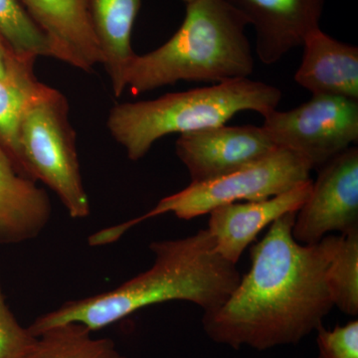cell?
I'll return each mask as SVG.
<instances>
[{
	"instance_id": "ba28073f",
	"label": "cell",
	"mask_w": 358,
	"mask_h": 358,
	"mask_svg": "<svg viewBox=\"0 0 358 358\" xmlns=\"http://www.w3.org/2000/svg\"><path fill=\"white\" fill-rule=\"evenodd\" d=\"M358 230V148L352 147L320 169L307 201L296 212L293 237L319 243L329 233Z\"/></svg>"
},
{
	"instance_id": "5bb4252c",
	"label": "cell",
	"mask_w": 358,
	"mask_h": 358,
	"mask_svg": "<svg viewBox=\"0 0 358 358\" xmlns=\"http://www.w3.org/2000/svg\"><path fill=\"white\" fill-rule=\"evenodd\" d=\"M303 60L294 81L313 96L358 100V48L329 36L322 29L303 44Z\"/></svg>"
},
{
	"instance_id": "8fae6325",
	"label": "cell",
	"mask_w": 358,
	"mask_h": 358,
	"mask_svg": "<svg viewBox=\"0 0 358 358\" xmlns=\"http://www.w3.org/2000/svg\"><path fill=\"white\" fill-rule=\"evenodd\" d=\"M44 33L51 58L92 72L103 58L96 42L88 0H21Z\"/></svg>"
},
{
	"instance_id": "5b68a950",
	"label": "cell",
	"mask_w": 358,
	"mask_h": 358,
	"mask_svg": "<svg viewBox=\"0 0 358 358\" xmlns=\"http://www.w3.org/2000/svg\"><path fill=\"white\" fill-rule=\"evenodd\" d=\"M18 140L25 176L48 186L70 217H88L91 207L80 171L76 134L67 98L60 91L45 85L26 108Z\"/></svg>"
},
{
	"instance_id": "7c38bea8",
	"label": "cell",
	"mask_w": 358,
	"mask_h": 358,
	"mask_svg": "<svg viewBox=\"0 0 358 358\" xmlns=\"http://www.w3.org/2000/svg\"><path fill=\"white\" fill-rule=\"evenodd\" d=\"M313 181L296 186L289 192L261 201L221 205L213 209L208 232L216 251L228 262L237 265L242 254L259 233L289 212H298L312 192Z\"/></svg>"
},
{
	"instance_id": "e0dca14e",
	"label": "cell",
	"mask_w": 358,
	"mask_h": 358,
	"mask_svg": "<svg viewBox=\"0 0 358 358\" xmlns=\"http://www.w3.org/2000/svg\"><path fill=\"white\" fill-rule=\"evenodd\" d=\"M92 334L75 322L50 327L35 336L20 358H128L112 339Z\"/></svg>"
},
{
	"instance_id": "7a4b0ae2",
	"label": "cell",
	"mask_w": 358,
	"mask_h": 358,
	"mask_svg": "<svg viewBox=\"0 0 358 358\" xmlns=\"http://www.w3.org/2000/svg\"><path fill=\"white\" fill-rule=\"evenodd\" d=\"M154 264L112 291L66 301L44 313L28 327L36 336L59 324H82L100 331L129 315L157 303L185 301L209 312L229 298L239 284L236 267L216 251L207 229L179 239L160 240L150 245Z\"/></svg>"
},
{
	"instance_id": "9a60e30c",
	"label": "cell",
	"mask_w": 358,
	"mask_h": 358,
	"mask_svg": "<svg viewBox=\"0 0 358 358\" xmlns=\"http://www.w3.org/2000/svg\"><path fill=\"white\" fill-rule=\"evenodd\" d=\"M88 4L102 65L114 95L120 98L127 89V74L136 56L131 34L141 0H88Z\"/></svg>"
},
{
	"instance_id": "603a6c76",
	"label": "cell",
	"mask_w": 358,
	"mask_h": 358,
	"mask_svg": "<svg viewBox=\"0 0 358 358\" xmlns=\"http://www.w3.org/2000/svg\"><path fill=\"white\" fill-rule=\"evenodd\" d=\"M182 1H185V3H189V2L194 1V0H182Z\"/></svg>"
},
{
	"instance_id": "2e32d148",
	"label": "cell",
	"mask_w": 358,
	"mask_h": 358,
	"mask_svg": "<svg viewBox=\"0 0 358 358\" xmlns=\"http://www.w3.org/2000/svg\"><path fill=\"white\" fill-rule=\"evenodd\" d=\"M35 62L36 58L20 56L6 76L0 78V145L24 176L18 140L20 122L26 108L45 86L35 76Z\"/></svg>"
},
{
	"instance_id": "ac0fdd59",
	"label": "cell",
	"mask_w": 358,
	"mask_h": 358,
	"mask_svg": "<svg viewBox=\"0 0 358 358\" xmlns=\"http://www.w3.org/2000/svg\"><path fill=\"white\" fill-rule=\"evenodd\" d=\"M334 307L352 317L358 315V230L341 234L338 251L327 271Z\"/></svg>"
},
{
	"instance_id": "9c48e42d",
	"label": "cell",
	"mask_w": 358,
	"mask_h": 358,
	"mask_svg": "<svg viewBox=\"0 0 358 358\" xmlns=\"http://www.w3.org/2000/svg\"><path fill=\"white\" fill-rule=\"evenodd\" d=\"M277 147L266 129L226 124L179 134L176 152L192 183L222 178L262 159Z\"/></svg>"
},
{
	"instance_id": "277c9868",
	"label": "cell",
	"mask_w": 358,
	"mask_h": 358,
	"mask_svg": "<svg viewBox=\"0 0 358 358\" xmlns=\"http://www.w3.org/2000/svg\"><path fill=\"white\" fill-rule=\"evenodd\" d=\"M282 98L277 87L245 78L155 100L117 103L110 110L107 126L129 159L136 162L164 136L222 126L242 112L265 117L277 110Z\"/></svg>"
},
{
	"instance_id": "6da1fadb",
	"label": "cell",
	"mask_w": 358,
	"mask_h": 358,
	"mask_svg": "<svg viewBox=\"0 0 358 358\" xmlns=\"http://www.w3.org/2000/svg\"><path fill=\"white\" fill-rule=\"evenodd\" d=\"M296 216L289 212L271 224L250 250L249 272L220 307L203 313L202 327L214 343L259 352L298 345L333 310L327 271L341 235L300 244L293 237Z\"/></svg>"
},
{
	"instance_id": "52a82bcc",
	"label": "cell",
	"mask_w": 358,
	"mask_h": 358,
	"mask_svg": "<svg viewBox=\"0 0 358 358\" xmlns=\"http://www.w3.org/2000/svg\"><path fill=\"white\" fill-rule=\"evenodd\" d=\"M275 147L300 155L312 169H320L358 141V100L313 96L294 109L275 110L264 117Z\"/></svg>"
},
{
	"instance_id": "7402d4cb",
	"label": "cell",
	"mask_w": 358,
	"mask_h": 358,
	"mask_svg": "<svg viewBox=\"0 0 358 358\" xmlns=\"http://www.w3.org/2000/svg\"><path fill=\"white\" fill-rule=\"evenodd\" d=\"M20 56L16 55L0 34V78H4Z\"/></svg>"
},
{
	"instance_id": "d6986e66",
	"label": "cell",
	"mask_w": 358,
	"mask_h": 358,
	"mask_svg": "<svg viewBox=\"0 0 358 358\" xmlns=\"http://www.w3.org/2000/svg\"><path fill=\"white\" fill-rule=\"evenodd\" d=\"M0 34L16 55L51 57L48 40L21 0H0Z\"/></svg>"
},
{
	"instance_id": "44dd1931",
	"label": "cell",
	"mask_w": 358,
	"mask_h": 358,
	"mask_svg": "<svg viewBox=\"0 0 358 358\" xmlns=\"http://www.w3.org/2000/svg\"><path fill=\"white\" fill-rule=\"evenodd\" d=\"M34 338L6 305L0 282V358H20Z\"/></svg>"
},
{
	"instance_id": "4fadbf2b",
	"label": "cell",
	"mask_w": 358,
	"mask_h": 358,
	"mask_svg": "<svg viewBox=\"0 0 358 358\" xmlns=\"http://www.w3.org/2000/svg\"><path fill=\"white\" fill-rule=\"evenodd\" d=\"M52 216L48 195L18 171L0 145V245L18 244L43 232Z\"/></svg>"
},
{
	"instance_id": "3957f363",
	"label": "cell",
	"mask_w": 358,
	"mask_h": 358,
	"mask_svg": "<svg viewBox=\"0 0 358 358\" xmlns=\"http://www.w3.org/2000/svg\"><path fill=\"white\" fill-rule=\"evenodd\" d=\"M248 21L225 0L186 3L185 20L173 37L136 55L127 74L134 96L180 81L223 82L253 74L255 61Z\"/></svg>"
},
{
	"instance_id": "ffe728a7",
	"label": "cell",
	"mask_w": 358,
	"mask_h": 358,
	"mask_svg": "<svg viewBox=\"0 0 358 358\" xmlns=\"http://www.w3.org/2000/svg\"><path fill=\"white\" fill-rule=\"evenodd\" d=\"M319 358H358V320H353L345 326L317 329Z\"/></svg>"
},
{
	"instance_id": "8992f818",
	"label": "cell",
	"mask_w": 358,
	"mask_h": 358,
	"mask_svg": "<svg viewBox=\"0 0 358 358\" xmlns=\"http://www.w3.org/2000/svg\"><path fill=\"white\" fill-rule=\"evenodd\" d=\"M312 166L291 150L277 148L262 159L234 173L202 183H190L185 189L160 200L147 213L128 222L112 226L121 238L131 228L148 219L173 213L183 220L209 214L221 205L241 200L261 201L293 189L310 180Z\"/></svg>"
},
{
	"instance_id": "30bf717a",
	"label": "cell",
	"mask_w": 358,
	"mask_h": 358,
	"mask_svg": "<svg viewBox=\"0 0 358 358\" xmlns=\"http://www.w3.org/2000/svg\"><path fill=\"white\" fill-rule=\"evenodd\" d=\"M253 26L256 53L273 65L320 29L326 0H225Z\"/></svg>"
}]
</instances>
